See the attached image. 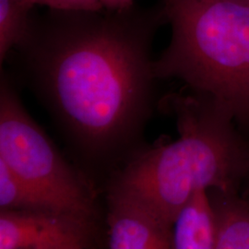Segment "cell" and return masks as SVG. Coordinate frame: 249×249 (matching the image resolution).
Wrapping results in <instances>:
<instances>
[{"label":"cell","mask_w":249,"mask_h":249,"mask_svg":"<svg viewBox=\"0 0 249 249\" xmlns=\"http://www.w3.org/2000/svg\"><path fill=\"white\" fill-rule=\"evenodd\" d=\"M161 4L32 15L7 58L84 162L111 174L142 150L160 107L151 50Z\"/></svg>","instance_id":"cell-1"},{"label":"cell","mask_w":249,"mask_h":249,"mask_svg":"<svg viewBox=\"0 0 249 249\" xmlns=\"http://www.w3.org/2000/svg\"><path fill=\"white\" fill-rule=\"evenodd\" d=\"M179 138L145 146L110 175L107 196L129 200L173 227L199 191L235 194L249 177V143L212 100L187 89L163 95Z\"/></svg>","instance_id":"cell-2"},{"label":"cell","mask_w":249,"mask_h":249,"mask_svg":"<svg viewBox=\"0 0 249 249\" xmlns=\"http://www.w3.org/2000/svg\"><path fill=\"white\" fill-rule=\"evenodd\" d=\"M172 28L155 59L159 80H181L249 132V7L230 0H161Z\"/></svg>","instance_id":"cell-3"},{"label":"cell","mask_w":249,"mask_h":249,"mask_svg":"<svg viewBox=\"0 0 249 249\" xmlns=\"http://www.w3.org/2000/svg\"><path fill=\"white\" fill-rule=\"evenodd\" d=\"M0 160L92 242L98 220L92 188L29 115L15 81L5 71L0 82Z\"/></svg>","instance_id":"cell-4"},{"label":"cell","mask_w":249,"mask_h":249,"mask_svg":"<svg viewBox=\"0 0 249 249\" xmlns=\"http://www.w3.org/2000/svg\"><path fill=\"white\" fill-rule=\"evenodd\" d=\"M107 199L109 249H174L172 227L129 200Z\"/></svg>","instance_id":"cell-5"},{"label":"cell","mask_w":249,"mask_h":249,"mask_svg":"<svg viewBox=\"0 0 249 249\" xmlns=\"http://www.w3.org/2000/svg\"><path fill=\"white\" fill-rule=\"evenodd\" d=\"M89 240L62 219L22 211L0 210V249H50L67 242Z\"/></svg>","instance_id":"cell-6"},{"label":"cell","mask_w":249,"mask_h":249,"mask_svg":"<svg viewBox=\"0 0 249 249\" xmlns=\"http://www.w3.org/2000/svg\"><path fill=\"white\" fill-rule=\"evenodd\" d=\"M174 249H215L217 222L209 191H199L178 213L172 227Z\"/></svg>","instance_id":"cell-7"},{"label":"cell","mask_w":249,"mask_h":249,"mask_svg":"<svg viewBox=\"0 0 249 249\" xmlns=\"http://www.w3.org/2000/svg\"><path fill=\"white\" fill-rule=\"evenodd\" d=\"M217 222L215 249H249V202L235 194H210Z\"/></svg>","instance_id":"cell-8"},{"label":"cell","mask_w":249,"mask_h":249,"mask_svg":"<svg viewBox=\"0 0 249 249\" xmlns=\"http://www.w3.org/2000/svg\"><path fill=\"white\" fill-rule=\"evenodd\" d=\"M0 210L47 214L62 219L52 205L18 179L2 160H0Z\"/></svg>","instance_id":"cell-9"},{"label":"cell","mask_w":249,"mask_h":249,"mask_svg":"<svg viewBox=\"0 0 249 249\" xmlns=\"http://www.w3.org/2000/svg\"><path fill=\"white\" fill-rule=\"evenodd\" d=\"M32 8L20 0H0V62L23 40L29 30Z\"/></svg>","instance_id":"cell-10"},{"label":"cell","mask_w":249,"mask_h":249,"mask_svg":"<svg viewBox=\"0 0 249 249\" xmlns=\"http://www.w3.org/2000/svg\"><path fill=\"white\" fill-rule=\"evenodd\" d=\"M30 8L36 5L45 6L49 9L94 11L104 9L100 0H20Z\"/></svg>","instance_id":"cell-11"},{"label":"cell","mask_w":249,"mask_h":249,"mask_svg":"<svg viewBox=\"0 0 249 249\" xmlns=\"http://www.w3.org/2000/svg\"><path fill=\"white\" fill-rule=\"evenodd\" d=\"M104 9H123L134 5L135 0H100Z\"/></svg>","instance_id":"cell-12"},{"label":"cell","mask_w":249,"mask_h":249,"mask_svg":"<svg viewBox=\"0 0 249 249\" xmlns=\"http://www.w3.org/2000/svg\"><path fill=\"white\" fill-rule=\"evenodd\" d=\"M85 246L82 245L80 242H67V243H63L60 245H57L55 247H53L50 249H85Z\"/></svg>","instance_id":"cell-13"},{"label":"cell","mask_w":249,"mask_h":249,"mask_svg":"<svg viewBox=\"0 0 249 249\" xmlns=\"http://www.w3.org/2000/svg\"><path fill=\"white\" fill-rule=\"evenodd\" d=\"M242 4H243V5H246V6H249V0H242Z\"/></svg>","instance_id":"cell-14"},{"label":"cell","mask_w":249,"mask_h":249,"mask_svg":"<svg viewBox=\"0 0 249 249\" xmlns=\"http://www.w3.org/2000/svg\"><path fill=\"white\" fill-rule=\"evenodd\" d=\"M230 1H233V2H236V3L242 4V0H230Z\"/></svg>","instance_id":"cell-15"},{"label":"cell","mask_w":249,"mask_h":249,"mask_svg":"<svg viewBox=\"0 0 249 249\" xmlns=\"http://www.w3.org/2000/svg\"></svg>","instance_id":"cell-16"}]
</instances>
